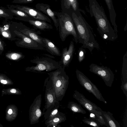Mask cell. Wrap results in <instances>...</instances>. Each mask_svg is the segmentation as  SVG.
<instances>
[{
    "mask_svg": "<svg viewBox=\"0 0 127 127\" xmlns=\"http://www.w3.org/2000/svg\"><path fill=\"white\" fill-rule=\"evenodd\" d=\"M90 13L94 17L97 24V30L103 39L114 41L118 37L116 32L111 26L103 9L96 0H89Z\"/></svg>",
    "mask_w": 127,
    "mask_h": 127,
    "instance_id": "6da1fadb",
    "label": "cell"
},
{
    "mask_svg": "<svg viewBox=\"0 0 127 127\" xmlns=\"http://www.w3.org/2000/svg\"><path fill=\"white\" fill-rule=\"evenodd\" d=\"M72 18L79 35L78 42L82 47L88 49L92 52L94 48H99L95 40L92 29L86 22L81 13L79 15L72 13Z\"/></svg>",
    "mask_w": 127,
    "mask_h": 127,
    "instance_id": "7a4b0ae2",
    "label": "cell"
},
{
    "mask_svg": "<svg viewBox=\"0 0 127 127\" xmlns=\"http://www.w3.org/2000/svg\"><path fill=\"white\" fill-rule=\"evenodd\" d=\"M47 73L52 83L56 101L59 102L64 96L68 88L69 77L60 64L59 68Z\"/></svg>",
    "mask_w": 127,
    "mask_h": 127,
    "instance_id": "3957f363",
    "label": "cell"
},
{
    "mask_svg": "<svg viewBox=\"0 0 127 127\" xmlns=\"http://www.w3.org/2000/svg\"><path fill=\"white\" fill-rule=\"evenodd\" d=\"M54 58L53 56L46 54L38 55L31 60L32 63L35 64L36 65L27 67V70L43 73L56 70L59 68L60 64L59 62L54 59Z\"/></svg>",
    "mask_w": 127,
    "mask_h": 127,
    "instance_id": "277c9868",
    "label": "cell"
},
{
    "mask_svg": "<svg viewBox=\"0 0 127 127\" xmlns=\"http://www.w3.org/2000/svg\"><path fill=\"white\" fill-rule=\"evenodd\" d=\"M56 16L58 20V29L61 40L65 41L68 36L72 35L77 43L78 42L79 35L75 27L72 17L62 12H57Z\"/></svg>",
    "mask_w": 127,
    "mask_h": 127,
    "instance_id": "5b68a950",
    "label": "cell"
},
{
    "mask_svg": "<svg viewBox=\"0 0 127 127\" xmlns=\"http://www.w3.org/2000/svg\"><path fill=\"white\" fill-rule=\"evenodd\" d=\"M76 73L77 78L80 84L87 91L93 94L97 99L106 104L107 102L96 86L80 71L77 69Z\"/></svg>",
    "mask_w": 127,
    "mask_h": 127,
    "instance_id": "8992f818",
    "label": "cell"
},
{
    "mask_svg": "<svg viewBox=\"0 0 127 127\" xmlns=\"http://www.w3.org/2000/svg\"><path fill=\"white\" fill-rule=\"evenodd\" d=\"M89 71L100 77L106 86L111 87L114 80V75L110 68L92 64L89 66Z\"/></svg>",
    "mask_w": 127,
    "mask_h": 127,
    "instance_id": "52a82bcc",
    "label": "cell"
},
{
    "mask_svg": "<svg viewBox=\"0 0 127 127\" xmlns=\"http://www.w3.org/2000/svg\"><path fill=\"white\" fill-rule=\"evenodd\" d=\"M44 86L45 88V105L43 112L54 107L56 104L59 103L57 102L54 89L52 83L49 77L45 81Z\"/></svg>",
    "mask_w": 127,
    "mask_h": 127,
    "instance_id": "ba28073f",
    "label": "cell"
},
{
    "mask_svg": "<svg viewBox=\"0 0 127 127\" xmlns=\"http://www.w3.org/2000/svg\"><path fill=\"white\" fill-rule=\"evenodd\" d=\"M73 98L90 113L95 114L96 116L101 115V108L95 104L87 99L84 96L78 91L75 90L73 95Z\"/></svg>",
    "mask_w": 127,
    "mask_h": 127,
    "instance_id": "9c48e42d",
    "label": "cell"
},
{
    "mask_svg": "<svg viewBox=\"0 0 127 127\" xmlns=\"http://www.w3.org/2000/svg\"><path fill=\"white\" fill-rule=\"evenodd\" d=\"M42 102L41 95H38L31 105L29 110L30 120L31 125L38 123L40 118L44 115L40 108Z\"/></svg>",
    "mask_w": 127,
    "mask_h": 127,
    "instance_id": "30bf717a",
    "label": "cell"
},
{
    "mask_svg": "<svg viewBox=\"0 0 127 127\" xmlns=\"http://www.w3.org/2000/svg\"><path fill=\"white\" fill-rule=\"evenodd\" d=\"M61 6L62 12L71 16L73 12L77 15L81 14L78 0H61Z\"/></svg>",
    "mask_w": 127,
    "mask_h": 127,
    "instance_id": "8fae6325",
    "label": "cell"
},
{
    "mask_svg": "<svg viewBox=\"0 0 127 127\" xmlns=\"http://www.w3.org/2000/svg\"><path fill=\"white\" fill-rule=\"evenodd\" d=\"M74 46L73 42L70 41L68 48H64L61 54V57L59 62L60 64L64 69L68 67L71 61L74 51Z\"/></svg>",
    "mask_w": 127,
    "mask_h": 127,
    "instance_id": "7c38bea8",
    "label": "cell"
},
{
    "mask_svg": "<svg viewBox=\"0 0 127 127\" xmlns=\"http://www.w3.org/2000/svg\"><path fill=\"white\" fill-rule=\"evenodd\" d=\"M35 7L36 9L44 14H46L51 19L57 30H58L59 24L58 19L56 17L57 12L52 11L49 5L43 3L36 4Z\"/></svg>",
    "mask_w": 127,
    "mask_h": 127,
    "instance_id": "4fadbf2b",
    "label": "cell"
},
{
    "mask_svg": "<svg viewBox=\"0 0 127 127\" xmlns=\"http://www.w3.org/2000/svg\"><path fill=\"white\" fill-rule=\"evenodd\" d=\"M23 8L26 13L35 19L51 23V20L48 17L36 8L28 6L23 7Z\"/></svg>",
    "mask_w": 127,
    "mask_h": 127,
    "instance_id": "5bb4252c",
    "label": "cell"
},
{
    "mask_svg": "<svg viewBox=\"0 0 127 127\" xmlns=\"http://www.w3.org/2000/svg\"><path fill=\"white\" fill-rule=\"evenodd\" d=\"M42 46L48 52L53 55L60 56L61 54L59 49L54 43L48 39L41 37Z\"/></svg>",
    "mask_w": 127,
    "mask_h": 127,
    "instance_id": "9a60e30c",
    "label": "cell"
},
{
    "mask_svg": "<svg viewBox=\"0 0 127 127\" xmlns=\"http://www.w3.org/2000/svg\"><path fill=\"white\" fill-rule=\"evenodd\" d=\"M66 120L65 114L59 111L57 115L52 119L45 120V124L47 127H60L59 124Z\"/></svg>",
    "mask_w": 127,
    "mask_h": 127,
    "instance_id": "2e32d148",
    "label": "cell"
},
{
    "mask_svg": "<svg viewBox=\"0 0 127 127\" xmlns=\"http://www.w3.org/2000/svg\"><path fill=\"white\" fill-rule=\"evenodd\" d=\"M108 7L110 21L115 31L118 32L117 26L116 23V13L114 9L112 0H104Z\"/></svg>",
    "mask_w": 127,
    "mask_h": 127,
    "instance_id": "e0dca14e",
    "label": "cell"
},
{
    "mask_svg": "<svg viewBox=\"0 0 127 127\" xmlns=\"http://www.w3.org/2000/svg\"><path fill=\"white\" fill-rule=\"evenodd\" d=\"M28 22L34 28L41 30L45 31L53 29V27L51 25L43 21L32 20H30Z\"/></svg>",
    "mask_w": 127,
    "mask_h": 127,
    "instance_id": "ac0fdd59",
    "label": "cell"
},
{
    "mask_svg": "<svg viewBox=\"0 0 127 127\" xmlns=\"http://www.w3.org/2000/svg\"><path fill=\"white\" fill-rule=\"evenodd\" d=\"M101 115L105 119L108 127H120L119 123L116 121L113 116V114L110 112H106L102 110Z\"/></svg>",
    "mask_w": 127,
    "mask_h": 127,
    "instance_id": "d6986e66",
    "label": "cell"
},
{
    "mask_svg": "<svg viewBox=\"0 0 127 127\" xmlns=\"http://www.w3.org/2000/svg\"><path fill=\"white\" fill-rule=\"evenodd\" d=\"M122 70L121 87L127 86V52L124 55Z\"/></svg>",
    "mask_w": 127,
    "mask_h": 127,
    "instance_id": "ffe728a7",
    "label": "cell"
},
{
    "mask_svg": "<svg viewBox=\"0 0 127 127\" xmlns=\"http://www.w3.org/2000/svg\"><path fill=\"white\" fill-rule=\"evenodd\" d=\"M59 103H57L54 107L44 112V117L45 121L50 120L57 115L59 112Z\"/></svg>",
    "mask_w": 127,
    "mask_h": 127,
    "instance_id": "44dd1931",
    "label": "cell"
},
{
    "mask_svg": "<svg viewBox=\"0 0 127 127\" xmlns=\"http://www.w3.org/2000/svg\"><path fill=\"white\" fill-rule=\"evenodd\" d=\"M67 108L73 113H80L83 114H86L85 111L80 105L73 101H70L69 102L67 105Z\"/></svg>",
    "mask_w": 127,
    "mask_h": 127,
    "instance_id": "7402d4cb",
    "label": "cell"
},
{
    "mask_svg": "<svg viewBox=\"0 0 127 127\" xmlns=\"http://www.w3.org/2000/svg\"><path fill=\"white\" fill-rule=\"evenodd\" d=\"M82 121L85 123L90 126L99 127L100 125L97 121L92 118H86L82 120Z\"/></svg>",
    "mask_w": 127,
    "mask_h": 127,
    "instance_id": "603a6c76",
    "label": "cell"
},
{
    "mask_svg": "<svg viewBox=\"0 0 127 127\" xmlns=\"http://www.w3.org/2000/svg\"><path fill=\"white\" fill-rule=\"evenodd\" d=\"M82 46L79 48L78 51V58L79 62H82L85 58L86 51Z\"/></svg>",
    "mask_w": 127,
    "mask_h": 127,
    "instance_id": "cb8c5ba5",
    "label": "cell"
},
{
    "mask_svg": "<svg viewBox=\"0 0 127 127\" xmlns=\"http://www.w3.org/2000/svg\"><path fill=\"white\" fill-rule=\"evenodd\" d=\"M96 120L99 123L100 125H104L108 127L105 119L102 115H98V116H96Z\"/></svg>",
    "mask_w": 127,
    "mask_h": 127,
    "instance_id": "d4e9b609",
    "label": "cell"
},
{
    "mask_svg": "<svg viewBox=\"0 0 127 127\" xmlns=\"http://www.w3.org/2000/svg\"><path fill=\"white\" fill-rule=\"evenodd\" d=\"M2 35L4 37H7L9 36V34L7 32H4L2 33Z\"/></svg>",
    "mask_w": 127,
    "mask_h": 127,
    "instance_id": "484cf974",
    "label": "cell"
},
{
    "mask_svg": "<svg viewBox=\"0 0 127 127\" xmlns=\"http://www.w3.org/2000/svg\"><path fill=\"white\" fill-rule=\"evenodd\" d=\"M12 58L13 59H16L17 58V56L15 54H13L11 56Z\"/></svg>",
    "mask_w": 127,
    "mask_h": 127,
    "instance_id": "4316f807",
    "label": "cell"
},
{
    "mask_svg": "<svg viewBox=\"0 0 127 127\" xmlns=\"http://www.w3.org/2000/svg\"><path fill=\"white\" fill-rule=\"evenodd\" d=\"M1 83L3 84H6L7 83V81H6L2 80L1 81Z\"/></svg>",
    "mask_w": 127,
    "mask_h": 127,
    "instance_id": "83f0119b",
    "label": "cell"
},
{
    "mask_svg": "<svg viewBox=\"0 0 127 127\" xmlns=\"http://www.w3.org/2000/svg\"><path fill=\"white\" fill-rule=\"evenodd\" d=\"M10 92L13 93H15L16 92V90L15 89H13L10 90Z\"/></svg>",
    "mask_w": 127,
    "mask_h": 127,
    "instance_id": "f1b7e54d",
    "label": "cell"
},
{
    "mask_svg": "<svg viewBox=\"0 0 127 127\" xmlns=\"http://www.w3.org/2000/svg\"><path fill=\"white\" fill-rule=\"evenodd\" d=\"M8 113L9 114H11L12 113V111L11 109H10L8 111Z\"/></svg>",
    "mask_w": 127,
    "mask_h": 127,
    "instance_id": "f546056e",
    "label": "cell"
},
{
    "mask_svg": "<svg viewBox=\"0 0 127 127\" xmlns=\"http://www.w3.org/2000/svg\"><path fill=\"white\" fill-rule=\"evenodd\" d=\"M3 11L2 10L0 9V14H3Z\"/></svg>",
    "mask_w": 127,
    "mask_h": 127,
    "instance_id": "4dcf8cb0",
    "label": "cell"
},
{
    "mask_svg": "<svg viewBox=\"0 0 127 127\" xmlns=\"http://www.w3.org/2000/svg\"><path fill=\"white\" fill-rule=\"evenodd\" d=\"M7 29V28H5L4 29V30H6Z\"/></svg>",
    "mask_w": 127,
    "mask_h": 127,
    "instance_id": "1f68e13d",
    "label": "cell"
},
{
    "mask_svg": "<svg viewBox=\"0 0 127 127\" xmlns=\"http://www.w3.org/2000/svg\"><path fill=\"white\" fill-rule=\"evenodd\" d=\"M58 0H55L56 1H57Z\"/></svg>",
    "mask_w": 127,
    "mask_h": 127,
    "instance_id": "d6a6232c",
    "label": "cell"
},
{
    "mask_svg": "<svg viewBox=\"0 0 127 127\" xmlns=\"http://www.w3.org/2000/svg\"><path fill=\"white\" fill-rule=\"evenodd\" d=\"M0 43H1V42H0Z\"/></svg>",
    "mask_w": 127,
    "mask_h": 127,
    "instance_id": "836d02e7",
    "label": "cell"
}]
</instances>
